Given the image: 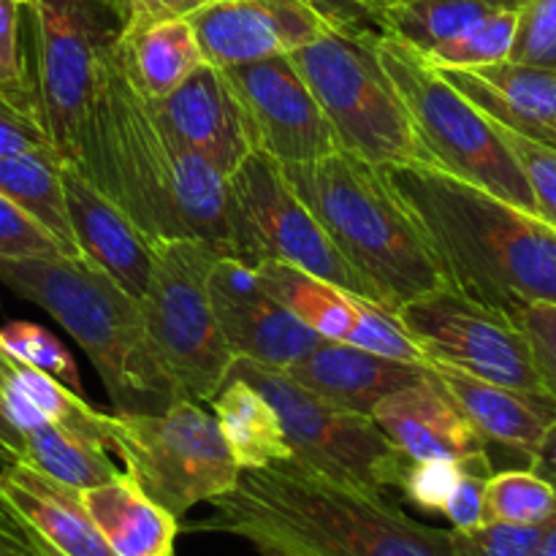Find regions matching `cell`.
I'll return each mask as SVG.
<instances>
[{
	"mask_svg": "<svg viewBox=\"0 0 556 556\" xmlns=\"http://www.w3.org/2000/svg\"><path fill=\"white\" fill-rule=\"evenodd\" d=\"M76 168L150 244L190 237L228 255L226 177L161 123L117 54L103 71Z\"/></svg>",
	"mask_w": 556,
	"mask_h": 556,
	"instance_id": "cell-1",
	"label": "cell"
},
{
	"mask_svg": "<svg viewBox=\"0 0 556 556\" xmlns=\"http://www.w3.org/2000/svg\"><path fill=\"white\" fill-rule=\"evenodd\" d=\"M383 172L427 237L445 286L505 315L556 304L552 223L424 163Z\"/></svg>",
	"mask_w": 556,
	"mask_h": 556,
	"instance_id": "cell-2",
	"label": "cell"
},
{
	"mask_svg": "<svg viewBox=\"0 0 556 556\" xmlns=\"http://www.w3.org/2000/svg\"><path fill=\"white\" fill-rule=\"evenodd\" d=\"M199 530L266 538L302 556H451V530L402 514L386 494L337 483L296 459L242 470Z\"/></svg>",
	"mask_w": 556,
	"mask_h": 556,
	"instance_id": "cell-3",
	"label": "cell"
},
{
	"mask_svg": "<svg viewBox=\"0 0 556 556\" xmlns=\"http://www.w3.org/2000/svg\"><path fill=\"white\" fill-rule=\"evenodd\" d=\"M337 253L375 288L383 307L443 288V271L418 223L380 166L345 150L280 166Z\"/></svg>",
	"mask_w": 556,
	"mask_h": 556,
	"instance_id": "cell-4",
	"label": "cell"
},
{
	"mask_svg": "<svg viewBox=\"0 0 556 556\" xmlns=\"http://www.w3.org/2000/svg\"><path fill=\"white\" fill-rule=\"evenodd\" d=\"M0 282L52 315L87 353L117 413H161L177 402L144 329L139 299L81 255L0 258Z\"/></svg>",
	"mask_w": 556,
	"mask_h": 556,
	"instance_id": "cell-5",
	"label": "cell"
},
{
	"mask_svg": "<svg viewBox=\"0 0 556 556\" xmlns=\"http://www.w3.org/2000/svg\"><path fill=\"white\" fill-rule=\"evenodd\" d=\"M375 41L378 30L372 27L340 22L288 58L307 81L340 150L380 168L405 163L429 166Z\"/></svg>",
	"mask_w": 556,
	"mask_h": 556,
	"instance_id": "cell-6",
	"label": "cell"
},
{
	"mask_svg": "<svg viewBox=\"0 0 556 556\" xmlns=\"http://www.w3.org/2000/svg\"><path fill=\"white\" fill-rule=\"evenodd\" d=\"M375 49L410 114L429 166L489 190L508 204L535 212L530 182L497 125L418 52L380 33Z\"/></svg>",
	"mask_w": 556,
	"mask_h": 556,
	"instance_id": "cell-7",
	"label": "cell"
},
{
	"mask_svg": "<svg viewBox=\"0 0 556 556\" xmlns=\"http://www.w3.org/2000/svg\"><path fill=\"white\" fill-rule=\"evenodd\" d=\"M217 255L223 253L201 239L152 242L150 280L139 304L152 353L179 400L212 402L231 372L233 353L206 286Z\"/></svg>",
	"mask_w": 556,
	"mask_h": 556,
	"instance_id": "cell-8",
	"label": "cell"
},
{
	"mask_svg": "<svg viewBox=\"0 0 556 556\" xmlns=\"http://www.w3.org/2000/svg\"><path fill=\"white\" fill-rule=\"evenodd\" d=\"M27 11L38 117L60 157L76 166L123 20L112 0H33Z\"/></svg>",
	"mask_w": 556,
	"mask_h": 556,
	"instance_id": "cell-9",
	"label": "cell"
},
{
	"mask_svg": "<svg viewBox=\"0 0 556 556\" xmlns=\"http://www.w3.org/2000/svg\"><path fill=\"white\" fill-rule=\"evenodd\" d=\"M109 451L123 459L125 476L174 519L215 503L242 476L215 416L193 400H177L161 413L109 416Z\"/></svg>",
	"mask_w": 556,
	"mask_h": 556,
	"instance_id": "cell-10",
	"label": "cell"
},
{
	"mask_svg": "<svg viewBox=\"0 0 556 556\" xmlns=\"http://www.w3.org/2000/svg\"><path fill=\"white\" fill-rule=\"evenodd\" d=\"M253 383L275 405L291 459L337 483L386 494L400 489L410 459L375 424L372 416L342 410L288 378L282 369L233 358L228 378Z\"/></svg>",
	"mask_w": 556,
	"mask_h": 556,
	"instance_id": "cell-11",
	"label": "cell"
},
{
	"mask_svg": "<svg viewBox=\"0 0 556 556\" xmlns=\"http://www.w3.org/2000/svg\"><path fill=\"white\" fill-rule=\"evenodd\" d=\"M226 226L228 255L233 258L250 266L282 261L383 307L375 288L337 253L313 212L286 182L280 163L271 157L250 152L228 174Z\"/></svg>",
	"mask_w": 556,
	"mask_h": 556,
	"instance_id": "cell-12",
	"label": "cell"
},
{
	"mask_svg": "<svg viewBox=\"0 0 556 556\" xmlns=\"http://www.w3.org/2000/svg\"><path fill=\"white\" fill-rule=\"evenodd\" d=\"M396 318L427 364H448L476 378L546 396L525 331L510 315L443 286L402 304Z\"/></svg>",
	"mask_w": 556,
	"mask_h": 556,
	"instance_id": "cell-13",
	"label": "cell"
},
{
	"mask_svg": "<svg viewBox=\"0 0 556 556\" xmlns=\"http://www.w3.org/2000/svg\"><path fill=\"white\" fill-rule=\"evenodd\" d=\"M220 71L237 98L253 152L291 166L340 150L318 101L288 54Z\"/></svg>",
	"mask_w": 556,
	"mask_h": 556,
	"instance_id": "cell-14",
	"label": "cell"
},
{
	"mask_svg": "<svg viewBox=\"0 0 556 556\" xmlns=\"http://www.w3.org/2000/svg\"><path fill=\"white\" fill-rule=\"evenodd\" d=\"M255 271L266 291L320 340L348 342L380 356L427 364L421 348L389 307L282 261H264Z\"/></svg>",
	"mask_w": 556,
	"mask_h": 556,
	"instance_id": "cell-15",
	"label": "cell"
},
{
	"mask_svg": "<svg viewBox=\"0 0 556 556\" xmlns=\"http://www.w3.org/2000/svg\"><path fill=\"white\" fill-rule=\"evenodd\" d=\"M188 20L217 68L291 54L340 25L318 0H210Z\"/></svg>",
	"mask_w": 556,
	"mask_h": 556,
	"instance_id": "cell-16",
	"label": "cell"
},
{
	"mask_svg": "<svg viewBox=\"0 0 556 556\" xmlns=\"http://www.w3.org/2000/svg\"><path fill=\"white\" fill-rule=\"evenodd\" d=\"M206 286L217 326L233 358L288 369L320 342L313 329L266 291L255 266L233 255H217Z\"/></svg>",
	"mask_w": 556,
	"mask_h": 556,
	"instance_id": "cell-17",
	"label": "cell"
},
{
	"mask_svg": "<svg viewBox=\"0 0 556 556\" xmlns=\"http://www.w3.org/2000/svg\"><path fill=\"white\" fill-rule=\"evenodd\" d=\"M0 505L43 556H114L92 525L79 489H71L27 462L0 472Z\"/></svg>",
	"mask_w": 556,
	"mask_h": 556,
	"instance_id": "cell-18",
	"label": "cell"
},
{
	"mask_svg": "<svg viewBox=\"0 0 556 556\" xmlns=\"http://www.w3.org/2000/svg\"><path fill=\"white\" fill-rule=\"evenodd\" d=\"M150 103L161 123L223 177L253 152L226 76L206 60L166 98Z\"/></svg>",
	"mask_w": 556,
	"mask_h": 556,
	"instance_id": "cell-19",
	"label": "cell"
},
{
	"mask_svg": "<svg viewBox=\"0 0 556 556\" xmlns=\"http://www.w3.org/2000/svg\"><path fill=\"white\" fill-rule=\"evenodd\" d=\"M438 71L500 128L556 150V68L500 60Z\"/></svg>",
	"mask_w": 556,
	"mask_h": 556,
	"instance_id": "cell-20",
	"label": "cell"
},
{
	"mask_svg": "<svg viewBox=\"0 0 556 556\" xmlns=\"http://www.w3.org/2000/svg\"><path fill=\"white\" fill-rule=\"evenodd\" d=\"M282 372L342 410L372 416L380 400L424 383L432 369L429 364L380 356L348 342L320 340L307 356Z\"/></svg>",
	"mask_w": 556,
	"mask_h": 556,
	"instance_id": "cell-21",
	"label": "cell"
},
{
	"mask_svg": "<svg viewBox=\"0 0 556 556\" xmlns=\"http://www.w3.org/2000/svg\"><path fill=\"white\" fill-rule=\"evenodd\" d=\"M60 179L81 258L106 271L130 296L141 299L152 269V244L74 163H63Z\"/></svg>",
	"mask_w": 556,
	"mask_h": 556,
	"instance_id": "cell-22",
	"label": "cell"
},
{
	"mask_svg": "<svg viewBox=\"0 0 556 556\" xmlns=\"http://www.w3.org/2000/svg\"><path fill=\"white\" fill-rule=\"evenodd\" d=\"M372 418L410 462H459L489 451L434 372L424 383L380 400Z\"/></svg>",
	"mask_w": 556,
	"mask_h": 556,
	"instance_id": "cell-23",
	"label": "cell"
},
{
	"mask_svg": "<svg viewBox=\"0 0 556 556\" xmlns=\"http://www.w3.org/2000/svg\"><path fill=\"white\" fill-rule=\"evenodd\" d=\"M429 367L462 416L481 434L483 443L514 451L530 465L556 418V405L548 396L492 383L448 364H429Z\"/></svg>",
	"mask_w": 556,
	"mask_h": 556,
	"instance_id": "cell-24",
	"label": "cell"
},
{
	"mask_svg": "<svg viewBox=\"0 0 556 556\" xmlns=\"http://www.w3.org/2000/svg\"><path fill=\"white\" fill-rule=\"evenodd\" d=\"M81 503L114 556H174L179 519L147 497L125 472L85 489Z\"/></svg>",
	"mask_w": 556,
	"mask_h": 556,
	"instance_id": "cell-25",
	"label": "cell"
},
{
	"mask_svg": "<svg viewBox=\"0 0 556 556\" xmlns=\"http://www.w3.org/2000/svg\"><path fill=\"white\" fill-rule=\"evenodd\" d=\"M114 54L130 85L150 101L166 98L204 63L188 16L123 27Z\"/></svg>",
	"mask_w": 556,
	"mask_h": 556,
	"instance_id": "cell-26",
	"label": "cell"
},
{
	"mask_svg": "<svg viewBox=\"0 0 556 556\" xmlns=\"http://www.w3.org/2000/svg\"><path fill=\"white\" fill-rule=\"evenodd\" d=\"M362 25L429 58L494 11L486 0H351Z\"/></svg>",
	"mask_w": 556,
	"mask_h": 556,
	"instance_id": "cell-27",
	"label": "cell"
},
{
	"mask_svg": "<svg viewBox=\"0 0 556 556\" xmlns=\"http://www.w3.org/2000/svg\"><path fill=\"white\" fill-rule=\"evenodd\" d=\"M212 416L239 470H255L291 459L275 405L248 380L233 375L226 378L220 391L212 396Z\"/></svg>",
	"mask_w": 556,
	"mask_h": 556,
	"instance_id": "cell-28",
	"label": "cell"
},
{
	"mask_svg": "<svg viewBox=\"0 0 556 556\" xmlns=\"http://www.w3.org/2000/svg\"><path fill=\"white\" fill-rule=\"evenodd\" d=\"M63 163L54 150L0 157V193L30 215L60 244L63 255H79L60 179Z\"/></svg>",
	"mask_w": 556,
	"mask_h": 556,
	"instance_id": "cell-29",
	"label": "cell"
},
{
	"mask_svg": "<svg viewBox=\"0 0 556 556\" xmlns=\"http://www.w3.org/2000/svg\"><path fill=\"white\" fill-rule=\"evenodd\" d=\"M0 380L14 386L38 410L43 421L109 448V416L92 410L76 391L60 383L52 375L20 362L0 348Z\"/></svg>",
	"mask_w": 556,
	"mask_h": 556,
	"instance_id": "cell-30",
	"label": "cell"
},
{
	"mask_svg": "<svg viewBox=\"0 0 556 556\" xmlns=\"http://www.w3.org/2000/svg\"><path fill=\"white\" fill-rule=\"evenodd\" d=\"M22 438H25V459L22 462L71 489L85 492V489L119 476L117 465L109 456V448L85 438H76V434L65 432L54 424H41Z\"/></svg>",
	"mask_w": 556,
	"mask_h": 556,
	"instance_id": "cell-31",
	"label": "cell"
},
{
	"mask_svg": "<svg viewBox=\"0 0 556 556\" xmlns=\"http://www.w3.org/2000/svg\"><path fill=\"white\" fill-rule=\"evenodd\" d=\"M486 521L543 527L556 514V492L535 470L492 472L483 497Z\"/></svg>",
	"mask_w": 556,
	"mask_h": 556,
	"instance_id": "cell-32",
	"label": "cell"
},
{
	"mask_svg": "<svg viewBox=\"0 0 556 556\" xmlns=\"http://www.w3.org/2000/svg\"><path fill=\"white\" fill-rule=\"evenodd\" d=\"M516 36V11L494 9L467 27L462 36L451 38L429 54L434 68H478V65L500 63L510 58Z\"/></svg>",
	"mask_w": 556,
	"mask_h": 556,
	"instance_id": "cell-33",
	"label": "cell"
},
{
	"mask_svg": "<svg viewBox=\"0 0 556 556\" xmlns=\"http://www.w3.org/2000/svg\"><path fill=\"white\" fill-rule=\"evenodd\" d=\"M22 11L25 5L16 0H0V98L38 117L33 60L22 43Z\"/></svg>",
	"mask_w": 556,
	"mask_h": 556,
	"instance_id": "cell-34",
	"label": "cell"
},
{
	"mask_svg": "<svg viewBox=\"0 0 556 556\" xmlns=\"http://www.w3.org/2000/svg\"><path fill=\"white\" fill-rule=\"evenodd\" d=\"M0 348L5 353H11L20 362L30 364V367L41 369V372L52 375L60 383L68 386L71 391H79V367H76L74 356L68 353V348L47 331L43 326L25 324V320H16L9 324L5 329H0Z\"/></svg>",
	"mask_w": 556,
	"mask_h": 556,
	"instance_id": "cell-35",
	"label": "cell"
},
{
	"mask_svg": "<svg viewBox=\"0 0 556 556\" xmlns=\"http://www.w3.org/2000/svg\"><path fill=\"white\" fill-rule=\"evenodd\" d=\"M543 527L483 521L472 530H451V556H532Z\"/></svg>",
	"mask_w": 556,
	"mask_h": 556,
	"instance_id": "cell-36",
	"label": "cell"
},
{
	"mask_svg": "<svg viewBox=\"0 0 556 556\" xmlns=\"http://www.w3.org/2000/svg\"><path fill=\"white\" fill-rule=\"evenodd\" d=\"M508 60L556 68V0H527L516 11V36Z\"/></svg>",
	"mask_w": 556,
	"mask_h": 556,
	"instance_id": "cell-37",
	"label": "cell"
},
{
	"mask_svg": "<svg viewBox=\"0 0 556 556\" xmlns=\"http://www.w3.org/2000/svg\"><path fill=\"white\" fill-rule=\"evenodd\" d=\"M492 472L494 462L489 451L462 459L459 481L443 505V516L451 521V530H472L486 521L483 497H486V481Z\"/></svg>",
	"mask_w": 556,
	"mask_h": 556,
	"instance_id": "cell-38",
	"label": "cell"
},
{
	"mask_svg": "<svg viewBox=\"0 0 556 556\" xmlns=\"http://www.w3.org/2000/svg\"><path fill=\"white\" fill-rule=\"evenodd\" d=\"M497 130L508 141L521 172H525L527 182H530L535 212L556 228V150H548V147L525 139L519 134H510V130L500 128V125Z\"/></svg>",
	"mask_w": 556,
	"mask_h": 556,
	"instance_id": "cell-39",
	"label": "cell"
},
{
	"mask_svg": "<svg viewBox=\"0 0 556 556\" xmlns=\"http://www.w3.org/2000/svg\"><path fill=\"white\" fill-rule=\"evenodd\" d=\"M510 318L525 331L543 391L556 405V304H527Z\"/></svg>",
	"mask_w": 556,
	"mask_h": 556,
	"instance_id": "cell-40",
	"label": "cell"
},
{
	"mask_svg": "<svg viewBox=\"0 0 556 556\" xmlns=\"http://www.w3.org/2000/svg\"><path fill=\"white\" fill-rule=\"evenodd\" d=\"M459 462H410L402 476L400 492L429 514H443L448 494L459 481Z\"/></svg>",
	"mask_w": 556,
	"mask_h": 556,
	"instance_id": "cell-41",
	"label": "cell"
},
{
	"mask_svg": "<svg viewBox=\"0 0 556 556\" xmlns=\"http://www.w3.org/2000/svg\"><path fill=\"white\" fill-rule=\"evenodd\" d=\"M25 255H63V250L30 215L0 193V258Z\"/></svg>",
	"mask_w": 556,
	"mask_h": 556,
	"instance_id": "cell-42",
	"label": "cell"
},
{
	"mask_svg": "<svg viewBox=\"0 0 556 556\" xmlns=\"http://www.w3.org/2000/svg\"><path fill=\"white\" fill-rule=\"evenodd\" d=\"M54 150L36 114L16 109L0 98V157L25 155V152ZM58 152V150H54ZM60 155V152H58Z\"/></svg>",
	"mask_w": 556,
	"mask_h": 556,
	"instance_id": "cell-43",
	"label": "cell"
},
{
	"mask_svg": "<svg viewBox=\"0 0 556 556\" xmlns=\"http://www.w3.org/2000/svg\"><path fill=\"white\" fill-rule=\"evenodd\" d=\"M112 3L117 9L119 20H123V27H136L190 16L210 0H112Z\"/></svg>",
	"mask_w": 556,
	"mask_h": 556,
	"instance_id": "cell-44",
	"label": "cell"
},
{
	"mask_svg": "<svg viewBox=\"0 0 556 556\" xmlns=\"http://www.w3.org/2000/svg\"><path fill=\"white\" fill-rule=\"evenodd\" d=\"M33 552H36V546L30 543V538L11 519L9 510L0 505V556H27Z\"/></svg>",
	"mask_w": 556,
	"mask_h": 556,
	"instance_id": "cell-45",
	"label": "cell"
},
{
	"mask_svg": "<svg viewBox=\"0 0 556 556\" xmlns=\"http://www.w3.org/2000/svg\"><path fill=\"white\" fill-rule=\"evenodd\" d=\"M530 470H535L543 481L552 483V489L556 492V418L552 421V427H548L541 448H538L535 456H532Z\"/></svg>",
	"mask_w": 556,
	"mask_h": 556,
	"instance_id": "cell-46",
	"label": "cell"
},
{
	"mask_svg": "<svg viewBox=\"0 0 556 556\" xmlns=\"http://www.w3.org/2000/svg\"><path fill=\"white\" fill-rule=\"evenodd\" d=\"M0 445L14 456V462L25 459V438L20 434V429L9 421L3 410V402H0Z\"/></svg>",
	"mask_w": 556,
	"mask_h": 556,
	"instance_id": "cell-47",
	"label": "cell"
},
{
	"mask_svg": "<svg viewBox=\"0 0 556 556\" xmlns=\"http://www.w3.org/2000/svg\"><path fill=\"white\" fill-rule=\"evenodd\" d=\"M318 3L324 5L326 14L334 16L337 22H351V25H362V22H358L356 16H353L351 0H318ZM364 27H367V25H364Z\"/></svg>",
	"mask_w": 556,
	"mask_h": 556,
	"instance_id": "cell-48",
	"label": "cell"
},
{
	"mask_svg": "<svg viewBox=\"0 0 556 556\" xmlns=\"http://www.w3.org/2000/svg\"><path fill=\"white\" fill-rule=\"evenodd\" d=\"M532 556H556V514L543 525L541 541H538V548Z\"/></svg>",
	"mask_w": 556,
	"mask_h": 556,
	"instance_id": "cell-49",
	"label": "cell"
},
{
	"mask_svg": "<svg viewBox=\"0 0 556 556\" xmlns=\"http://www.w3.org/2000/svg\"><path fill=\"white\" fill-rule=\"evenodd\" d=\"M248 543L255 548V552H258V556H302V554L291 552V548L280 546V543L266 541V538H250Z\"/></svg>",
	"mask_w": 556,
	"mask_h": 556,
	"instance_id": "cell-50",
	"label": "cell"
},
{
	"mask_svg": "<svg viewBox=\"0 0 556 556\" xmlns=\"http://www.w3.org/2000/svg\"><path fill=\"white\" fill-rule=\"evenodd\" d=\"M489 5H494V9H508V11H519L521 5L527 3V0H486Z\"/></svg>",
	"mask_w": 556,
	"mask_h": 556,
	"instance_id": "cell-51",
	"label": "cell"
},
{
	"mask_svg": "<svg viewBox=\"0 0 556 556\" xmlns=\"http://www.w3.org/2000/svg\"><path fill=\"white\" fill-rule=\"evenodd\" d=\"M9 462H14V456H11L9 451H5L3 445H0V465H9Z\"/></svg>",
	"mask_w": 556,
	"mask_h": 556,
	"instance_id": "cell-52",
	"label": "cell"
},
{
	"mask_svg": "<svg viewBox=\"0 0 556 556\" xmlns=\"http://www.w3.org/2000/svg\"><path fill=\"white\" fill-rule=\"evenodd\" d=\"M16 3H22V5H30L33 0H16Z\"/></svg>",
	"mask_w": 556,
	"mask_h": 556,
	"instance_id": "cell-53",
	"label": "cell"
},
{
	"mask_svg": "<svg viewBox=\"0 0 556 556\" xmlns=\"http://www.w3.org/2000/svg\"><path fill=\"white\" fill-rule=\"evenodd\" d=\"M27 556H43V554H38V552H33V554H27Z\"/></svg>",
	"mask_w": 556,
	"mask_h": 556,
	"instance_id": "cell-54",
	"label": "cell"
},
{
	"mask_svg": "<svg viewBox=\"0 0 556 556\" xmlns=\"http://www.w3.org/2000/svg\"><path fill=\"white\" fill-rule=\"evenodd\" d=\"M351 11H353V9H351ZM353 16H356V14H353Z\"/></svg>",
	"mask_w": 556,
	"mask_h": 556,
	"instance_id": "cell-55",
	"label": "cell"
}]
</instances>
